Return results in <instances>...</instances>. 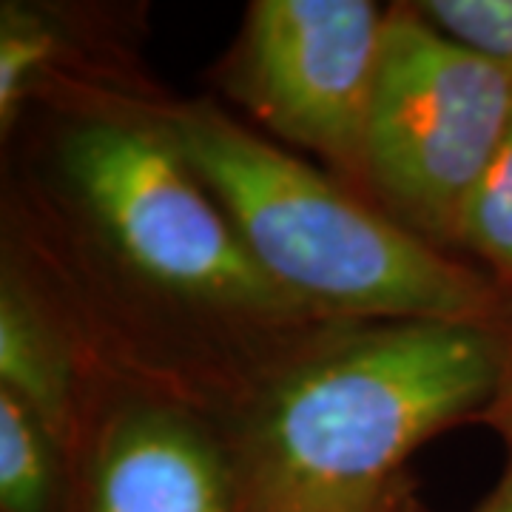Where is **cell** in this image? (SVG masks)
<instances>
[{
	"instance_id": "277c9868",
	"label": "cell",
	"mask_w": 512,
	"mask_h": 512,
	"mask_svg": "<svg viewBox=\"0 0 512 512\" xmlns=\"http://www.w3.org/2000/svg\"><path fill=\"white\" fill-rule=\"evenodd\" d=\"M63 168L117 254L157 288L251 316L305 311L265 274L165 128L89 120Z\"/></svg>"
},
{
	"instance_id": "8fae6325",
	"label": "cell",
	"mask_w": 512,
	"mask_h": 512,
	"mask_svg": "<svg viewBox=\"0 0 512 512\" xmlns=\"http://www.w3.org/2000/svg\"><path fill=\"white\" fill-rule=\"evenodd\" d=\"M416 12L461 49L512 69V0H430Z\"/></svg>"
},
{
	"instance_id": "6da1fadb",
	"label": "cell",
	"mask_w": 512,
	"mask_h": 512,
	"mask_svg": "<svg viewBox=\"0 0 512 512\" xmlns=\"http://www.w3.org/2000/svg\"><path fill=\"white\" fill-rule=\"evenodd\" d=\"M512 387L507 328L390 322L288 373L251 441L262 512H342L376 504L404 458L444 424Z\"/></svg>"
},
{
	"instance_id": "7c38bea8",
	"label": "cell",
	"mask_w": 512,
	"mask_h": 512,
	"mask_svg": "<svg viewBox=\"0 0 512 512\" xmlns=\"http://www.w3.org/2000/svg\"><path fill=\"white\" fill-rule=\"evenodd\" d=\"M487 512H512V478L510 484L498 493V498L493 501V507Z\"/></svg>"
},
{
	"instance_id": "3957f363",
	"label": "cell",
	"mask_w": 512,
	"mask_h": 512,
	"mask_svg": "<svg viewBox=\"0 0 512 512\" xmlns=\"http://www.w3.org/2000/svg\"><path fill=\"white\" fill-rule=\"evenodd\" d=\"M512 117V69L393 12L367 123L365 183L404 228L458 242L473 188Z\"/></svg>"
},
{
	"instance_id": "7a4b0ae2",
	"label": "cell",
	"mask_w": 512,
	"mask_h": 512,
	"mask_svg": "<svg viewBox=\"0 0 512 512\" xmlns=\"http://www.w3.org/2000/svg\"><path fill=\"white\" fill-rule=\"evenodd\" d=\"M163 128L256 265L302 308L507 328L510 299L487 276L447 259L399 220L382 217L222 111L183 109Z\"/></svg>"
},
{
	"instance_id": "ba28073f",
	"label": "cell",
	"mask_w": 512,
	"mask_h": 512,
	"mask_svg": "<svg viewBox=\"0 0 512 512\" xmlns=\"http://www.w3.org/2000/svg\"><path fill=\"white\" fill-rule=\"evenodd\" d=\"M49 430L12 393L0 390V507L3 512H49L55 464Z\"/></svg>"
},
{
	"instance_id": "5b68a950",
	"label": "cell",
	"mask_w": 512,
	"mask_h": 512,
	"mask_svg": "<svg viewBox=\"0 0 512 512\" xmlns=\"http://www.w3.org/2000/svg\"><path fill=\"white\" fill-rule=\"evenodd\" d=\"M384 23L367 0H259L242 40L239 97L285 140L365 180Z\"/></svg>"
},
{
	"instance_id": "52a82bcc",
	"label": "cell",
	"mask_w": 512,
	"mask_h": 512,
	"mask_svg": "<svg viewBox=\"0 0 512 512\" xmlns=\"http://www.w3.org/2000/svg\"><path fill=\"white\" fill-rule=\"evenodd\" d=\"M0 382L55 436L69 416V365L55 336L12 285L0 299Z\"/></svg>"
},
{
	"instance_id": "4fadbf2b",
	"label": "cell",
	"mask_w": 512,
	"mask_h": 512,
	"mask_svg": "<svg viewBox=\"0 0 512 512\" xmlns=\"http://www.w3.org/2000/svg\"><path fill=\"white\" fill-rule=\"evenodd\" d=\"M498 421L507 427L512 433V393H504V399H501V410H498Z\"/></svg>"
},
{
	"instance_id": "5bb4252c",
	"label": "cell",
	"mask_w": 512,
	"mask_h": 512,
	"mask_svg": "<svg viewBox=\"0 0 512 512\" xmlns=\"http://www.w3.org/2000/svg\"><path fill=\"white\" fill-rule=\"evenodd\" d=\"M342 512H376V504H365V507H350V510Z\"/></svg>"
},
{
	"instance_id": "8992f818",
	"label": "cell",
	"mask_w": 512,
	"mask_h": 512,
	"mask_svg": "<svg viewBox=\"0 0 512 512\" xmlns=\"http://www.w3.org/2000/svg\"><path fill=\"white\" fill-rule=\"evenodd\" d=\"M228 473L194 427L140 413L109 433L94 470V512H228Z\"/></svg>"
},
{
	"instance_id": "9c48e42d",
	"label": "cell",
	"mask_w": 512,
	"mask_h": 512,
	"mask_svg": "<svg viewBox=\"0 0 512 512\" xmlns=\"http://www.w3.org/2000/svg\"><path fill=\"white\" fill-rule=\"evenodd\" d=\"M458 242L484 256L512 285V117L464 208Z\"/></svg>"
},
{
	"instance_id": "30bf717a",
	"label": "cell",
	"mask_w": 512,
	"mask_h": 512,
	"mask_svg": "<svg viewBox=\"0 0 512 512\" xmlns=\"http://www.w3.org/2000/svg\"><path fill=\"white\" fill-rule=\"evenodd\" d=\"M57 46L55 29L37 15L6 9L0 23V120L9 128L18 117L26 94L52 63Z\"/></svg>"
}]
</instances>
